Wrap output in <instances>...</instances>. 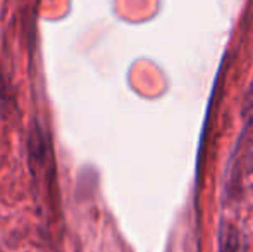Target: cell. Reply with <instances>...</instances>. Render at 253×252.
Segmentation results:
<instances>
[{
  "instance_id": "cell-1",
  "label": "cell",
  "mask_w": 253,
  "mask_h": 252,
  "mask_svg": "<svg viewBox=\"0 0 253 252\" xmlns=\"http://www.w3.org/2000/svg\"><path fill=\"white\" fill-rule=\"evenodd\" d=\"M220 252H240V232L231 223H222L219 230Z\"/></svg>"
},
{
  "instance_id": "cell-2",
  "label": "cell",
  "mask_w": 253,
  "mask_h": 252,
  "mask_svg": "<svg viewBox=\"0 0 253 252\" xmlns=\"http://www.w3.org/2000/svg\"><path fill=\"white\" fill-rule=\"evenodd\" d=\"M12 107H14V97H12V92H10V85L3 78V74L0 73V118H7Z\"/></svg>"
},
{
  "instance_id": "cell-3",
  "label": "cell",
  "mask_w": 253,
  "mask_h": 252,
  "mask_svg": "<svg viewBox=\"0 0 253 252\" xmlns=\"http://www.w3.org/2000/svg\"><path fill=\"white\" fill-rule=\"evenodd\" d=\"M241 116H243V119H245L247 130H253V80H252L250 87H248L247 94H245Z\"/></svg>"
}]
</instances>
